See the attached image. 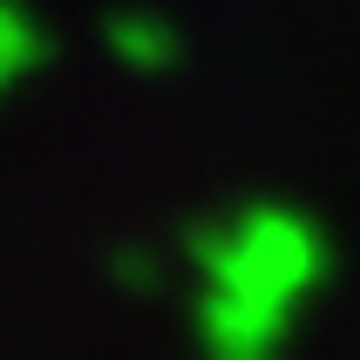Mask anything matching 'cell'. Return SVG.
I'll return each mask as SVG.
<instances>
[{"label": "cell", "mask_w": 360, "mask_h": 360, "mask_svg": "<svg viewBox=\"0 0 360 360\" xmlns=\"http://www.w3.org/2000/svg\"><path fill=\"white\" fill-rule=\"evenodd\" d=\"M204 360H279L300 306L333 279V238L300 204L259 198L191 231Z\"/></svg>", "instance_id": "cell-1"}, {"label": "cell", "mask_w": 360, "mask_h": 360, "mask_svg": "<svg viewBox=\"0 0 360 360\" xmlns=\"http://www.w3.org/2000/svg\"><path fill=\"white\" fill-rule=\"evenodd\" d=\"M102 48H109V61L129 68V75H170L184 61V34L157 7H116V14L102 20Z\"/></svg>", "instance_id": "cell-2"}, {"label": "cell", "mask_w": 360, "mask_h": 360, "mask_svg": "<svg viewBox=\"0 0 360 360\" xmlns=\"http://www.w3.org/2000/svg\"><path fill=\"white\" fill-rule=\"evenodd\" d=\"M48 48H55V41H48L34 7H27V0H0V96L34 75L41 61H48Z\"/></svg>", "instance_id": "cell-3"}, {"label": "cell", "mask_w": 360, "mask_h": 360, "mask_svg": "<svg viewBox=\"0 0 360 360\" xmlns=\"http://www.w3.org/2000/svg\"><path fill=\"white\" fill-rule=\"evenodd\" d=\"M109 272H116L122 292H157V285H163V259L143 252V245H122L116 259H109Z\"/></svg>", "instance_id": "cell-4"}]
</instances>
